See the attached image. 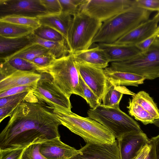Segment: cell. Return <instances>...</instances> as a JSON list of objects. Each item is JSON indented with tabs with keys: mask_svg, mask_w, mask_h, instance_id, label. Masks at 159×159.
<instances>
[{
	"mask_svg": "<svg viewBox=\"0 0 159 159\" xmlns=\"http://www.w3.org/2000/svg\"><path fill=\"white\" fill-rule=\"evenodd\" d=\"M33 33L41 39L48 40L56 42L66 41L64 37L57 31L46 25H41L34 30Z\"/></svg>",
	"mask_w": 159,
	"mask_h": 159,
	"instance_id": "31",
	"label": "cell"
},
{
	"mask_svg": "<svg viewBox=\"0 0 159 159\" xmlns=\"http://www.w3.org/2000/svg\"><path fill=\"white\" fill-rule=\"evenodd\" d=\"M47 14L40 0H0V17L12 15L37 17Z\"/></svg>",
	"mask_w": 159,
	"mask_h": 159,
	"instance_id": "10",
	"label": "cell"
},
{
	"mask_svg": "<svg viewBox=\"0 0 159 159\" xmlns=\"http://www.w3.org/2000/svg\"><path fill=\"white\" fill-rule=\"evenodd\" d=\"M41 72L50 74L56 85L69 98L75 94L84 98L79 83L80 74L73 54L55 59Z\"/></svg>",
	"mask_w": 159,
	"mask_h": 159,
	"instance_id": "4",
	"label": "cell"
},
{
	"mask_svg": "<svg viewBox=\"0 0 159 159\" xmlns=\"http://www.w3.org/2000/svg\"><path fill=\"white\" fill-rule=\"evenodd\" d=\"M97 45L103 50L111 63L129 59L141 52L135 45L114 43Z\"/></svg>",
	"mask_w": 159,
	"mask_h": 159,
	"instance_id": "15",
	"label": "cell"
},
{
	"mask_svg": "<svg viewBox=\"0 0 159 159\" xmlns=\"http://www.w3.org/2000/svg\"><path fill=\"white\" fill-rule=\"evenodd\" d=\"M135 3L131 0H87L81 9L103 23L123 11Z\"/></svg>",
	"mask_w": 159,
	"mask_h": 159,
	"instance_id": "9",
	"label": "cell"
},
{
	"mask_svg": "<svg viewBox=\"0 0 159 159\" xmlns=\"http://www.w3.org/2000/svg\"><path fill=\"white\" fill-rule=\"evenodd\" d=\"M25 148L0 150V159H21Z\"/></svg>",
	"mask_w": 159,
	"mask_h": 159,
	"instance_id": "39",
	"label": "cell"
},
{
	"mask_svg": "<svg viewBox=\"0 0 159 159\" xmlns=\"http://www.w3.org/2000/svg\"><path fill=\"white\" fill-rule=\"evenodd\" d=\"M55 59L54 57L51 53H49L38 56L31 62L39 67L41 72L43 69L50 65Z\"/></svg>",
	"mask_w": 159,
	"mask_h": 159,
	"instance_id": "36",
	"label": "cell"
},
{
	"mask_svg": "<svg viewBox=\"0 0 159 159\" xmlns=\"http://www.w3.org/2000/svg\"><path fill=\"white\" fill-rule=\"evenodd\" d=\"M49 53L46 48L38 43H32L1 61L18 58L31 62L38 56Z\"/></svg>",
	"mask_w": 159,
	"mask_h": 159,
	"instance_id": "26",
	"label": "cell"
},
{
	"mask_svg": "<svg viewBox=\"0 0 159 159\" xmlns=\"http://www.w3.org/2000/svg\"><path fill=\"white\" fill-rule=\"evenodd\" d=\"M30 92L0 98V122L7 117H10Z\"/></svg>",
	"mask_w": 159,
	"mask_h": 159,
	"instance_id": "25",
	"label": "cell"
},
{
	"mask_svg": "<svg viewBox=\"0 0 159 159\" xmlns=\"http://www.w3.org/2000/svg\"><path fill=\"white\" fill-rule=\"evenodd\" d=\"M117 139L120 159H136L149 143V139L143 132L127 133Z\"/></svg>",
	"mask_w": 159,
	"mask_h": 159,
	"instance_id": "11",
	"label": "cell"
},
{
	"mask_svg": "<svg viewBox=\"0 0 159 159\" xmlns=\"http://www.w3.org/2000/svg\"><path fill=\"white\" fill-rule=\"evenodd\" d=\"M102 23L81 9L73 16L66 39L70 53L89 49Z\"/></svg>",
	"mask_w": 159,
	"mask_h": 159,
	"instance_id": "5",
	"label": "cell"
},
{
	"mask_svg": "<svg viewBox=\"0 0 159 159\" xmlns=\"http://www.w3.org/2000/svg\"><path fill=\"white\" fill-rule=\"evenodd\" d=\"M40 143L32 144L24 149L21 159H47L40 152Z\"/></svg>",
	"mask_w": 159,
	"mask_h": 159,
	"instance_id": "34",
	"label": "cell"
},
{
	"mask_svg": "<svg viewBox=\"0 0 159 159\" xmlns=\"http://www.w3.org/2000/svg\"><path fill=\"white\" fill-rule=\"evenodd\" d=\"M104 71L108 81L117 85L137 87L144 83L146 79L143 76L128 72L111 70L107 67Z\"/></svg>",
	"mask_w": 159,
	"mask_h": 159,
	"instance_id": "21",
	"label": "cell"
},
{
	"mask_svg": "<svg viewBox=\"0 0 159 159\" xmlns=\"http://www.w3.org/2000/svg\"><path fill=\"white\" fill-rule=\"evenodd\" d=\"M34 29L26 26L0 21V36L14 38L27 36Z\"/></svg>",
	"mask_w": 159,
	"mask_h": 159,
	"instance_id": "27",
	"label": "cell"
},
{
	"mask_svg": "<svg viewBox=\"0 0 159 159\" xmlns=\"http://www.w3.org/2000/svg\"><path fill=\"white\" fill-rule=\"evenodd\" d=\"M79 83L83 90L84 99L91 109H94L101 104L98 97L86 84L80 75Z\"/></svg>",
	"mask_w": 159,
	"mask_h": 159,
	"instance_id": "33",
	"label": "cell"
},
{
	"mask_svg": "<svg viewBox=\"0 0 159 159\" xmlns=\"http://www.w3.org/2000/svg\"><path fill=\"white\" fill-rule=\"evenodd\" d=\"M87 0H59L61 8V12L72 16L79 12L81 6Z\"/></svg>",
	"mask_w": 159,
	"mask_h": 159,
	"instance_id": "32",
	"label": "cell"
},
{
	"mask_svg": "<svg viewBox=\"0 0 159 159\" xmlns=\"http://www.w3.org/2000/svg\"><path fill=\"white\" fill-rule=\"evenodd\" d=\"M76 64L80 75L98 97L101 103L108 84L104 69L85 64Z\"/></svg>",
	"mask_w": 159,
	"mask_h": 159,
	"instance_id": "12",
	"label": "cell"
},
{
	"mask_svg": "<svg viewBox=\"0 0 159 159\" xmlns=\"http://www.w3.org/2000/svg\"><path fill=\"white\" fill-rule=\"evenodd\" d=\"M89 117L101 124L117 139L123 134L131 132H142L139 124L118 107L103 106L102 103L87 111Z\"/></svg>",
	"mask_w": 159,
	"mask_h": 159,
	"instance_id": "6",
	"label": "cell"
},
{
	"mask_svg": "<svg viewBox=\"0 0 159 159\" xmlns=\"http://www.w3.org/2000/svg\"><path fill=\"white\" fill-rule=\"evenodd\" d=\"M40 73V77L32 90L38 100L51 107L71 111L70 98L56 85L51 75L46 72Z\"/></svg>",
	"mask_w": 159,
	"mask_h": 159,
	"instance_id": "8",
	"label": "cell"
},
{
	"mask_svg": "<svg viewBox=\"0 0 159 159\" xmlns=\"http://www.w3.org/2000/svg\"><path fill=\"white\" fill-rule=\"evenodd\" d=\"M40 76L37 71H16L0 80V92L16 87L35 85Z\"/></svg>",
	"mask_w": 159,
	"mask_h": 159,
	"instance_id": "17",
	"label": "cell"
},
{
	"mask_svg": "<svg viewBox=\"0 0 159 159\" xmlns=\"http://www.w3.org/2000/svg\"><path fill=\"white\" fill-rule=\"evenodd\" d=\"M62 125L82 137L87 143H114L116 138L107 128L89 117H83L73 112L51 107Z\"/></svg>",
	"mask_w": 159,
	"mask_h": 159,
	"instance_id": "3",
	"label": "cell"
},
{
	"mask_svg": "<svg viewBox=\"0 0 159 159\" xmlns=\"http://www.w3.org/2000/svg\"><path fill=\"white\" fill-rule=\"evenodd\" d=\"M153 143L155 149L156 159H159V134L149 139Z\"/></svg>",
	"mask_w": 159,
	"mask_h": 159,
	"instance_id": "41",
	"label": "cell"
},
{
	"mask_svg": "<svg viewBox=\"0 0 159 159\" xmlns=\"http://www.w3.org/2000/svg\"><path fill=\"white\" fill-rule=\"evenodd\" d=\"M151 145L150 143L146 145L142 150L136 159H145L150 150Z\"/></svg>",
	"mask_w": 159,
	"mask_h": 159,
	"instance_id": "42",
	"label": "cell"
},
{
	"mask_svg": "<svg viewBox=\"0 0 159 159\" xmlns=\"http://www.w3.org/2000/svg\"><path fill=\"white\" fill-rule=\"evenodd\" d=\"M110 69L137 74L153 80L159 73V43L155 42L146 51L123 61L111 63Z\"/></svg>",
	"mask_w": 159,
	"mask_h": 159,
	"instance_id": "7",
	"label": "cell"
},
{
	"mask_svg": "<svg viewBox=\"0 0 159 159\" xmlns=\"http://www.w3.org/2000/svg\"><path fill=\"white\" fill-rule=\"evenodd\" d=\"M75 62L104 69L110 62L103 49L98 45L94 48L73 54Z\"/></svg>",
	"mask_w": 159,
	"mask_h": 159,
	"instance_id": "18",
	"label": "cell"
},
{
	"mask_svg": "<svg viewBox=\"0 0 159 159\" xmlns=\"http://www.w3.org/2000/svg\"><path fill=\"white\" fill-rule=\"evenodd\" d=\"M151 12L137 6L135 2L131 7L103 22L93 39V43H114L148 20Z\"/></svg>",
	"mask_w": 159,
	"mask_h": 159,
	"instance_id": "2",
	"label": "cell"
},
{
	"mask_svg": "<svg viewBox=\"0 0 159 159\" xmlns=\"http://www.w3.org/2000/svg\"><path fill=\"white\" fill-rule=\"evenodd\" d=\"M153 123V124L155 125L159 128V119H155Z\"/></svg>",
	"mask_w": 159,
	"mask_h": 159,
	"instance_id": "46",
	"label": "cell"
},
{
	"mask_svg": "<svg viewBox=\"0 0 159 159\" xmlns=\"http://www.w3.org/2000/svg\"><path fill=\"white\" fill-rule=\"evenodd\" d=\"M136 5L143 9L159 11V0H135Z\"/></svg>",
	"mask_w": 159,
	"mask_h": 159,
	"instance_id": "37",
	"label": "cell"
},
{
	"mask_svg": "<svg viewBox=\"0 0 159 159\" xmlns=\"http://www.w3.org/2000/svg\"><path fill=\"white\" fill-rule=\"evenodd\" d=\"M129 114L137 120L139 121L144 125L153 124L156 119L154 116L145 110L138 103L129 99V104L127 107Z\"/></svg>",
	"mask_w": 159,
	"mask_h": 159,
	"instance_id": "29",
	"label": "cell"
},
{
	"mask_svg": "<svg viewBox=\"0 0 159 159\" xmlns=\"http://www.w3.org/2000/svg\"><path fill=\"white\" fill-rule=\"evenodd\" d=\"M48 14H57L61 13V8L59 0H40Z\"/></svg>",
	"mask_w": 159,
	"mask_h": 159,
	"instance_id": "35",
	"label": "cell"
},
{
	"mask_svg": "<svg viewBox=\"0 0 159 159\" xmlns=\"http://www.w3.org/2000/svg\"><path fill=\"white\" fill-rule=\"evenodd\" d=\"M39 150L47 159H70L80 152L79 150L62 142L60 137L41 143Z\"/></svg>",
	"mask_w": 159,
	"mask_h": 159,
	"instance_id": "14",
	"label": "cell"
},
{
	"mask_svg": "<svg viewBox=\"0 0 159 159\" xmlns=\"http://www.w3.org/2000/svg\"><path fill=\"white\" fill-rule=\"evenodd\" d=\"M35 85L16 87L0 92V98L21 93L32 91L33 90Z\"/></svg>",
	"mask_w": 159,
	"mask_h": 159,
	"instance_id": "38",
	"label": "cell"
},
{
	"mask_svg": "<svg viewBox=\"0 0 159 159\" xmlns=\"http://www.w3.org/2000/svg\"><path fill=\"white\" fill-rule=\"evenodd\" d=\"M41 25L50 27L61 34L66 39L73 16L62 12L57 14H47L37 17Z\"/></svg>",
	"mask_w": 159,
	"mask_h": 159,
	"instance_id": "19",
	"label": "cell"
},
{
	"mask_svg": "<svg viewBox=\"0 0 159 159\" xmlns=\"http://www.w3.org/2000/svg\"><path fill=\"white\" fill-rule=\"evenodd\" d=\"M135 94L124 86L116 85L108 81L102 104L109 107H119V103L124 94L133 96Z\"/></svg>",
	"mask_w": 159,
	"mask_h": 159,
	"instance_id": "23",
	"label": "cell"
},
{
	"mask_svg": "<svg viewBox=\"0 0 159 159\" xmlns=\"http://www.w3.org/2000/svg\"><path fill=\"white\" fill-rule=\"evenodd\" d=\"M149 142L151 145V149L145 159H156L154 145L150 140Z\"/></svg>",
	"mask_w": 159,
	"mask_h": 159,
	"instance_id": "43",
	"label": "cell"
},
{
	"mask_svg": "<svg viewBox=\"0 0 159 159\" xmlns=\"http://www.w3.org/2000/svg\"><path fill=\"white\" fill-rule=\"evenodd\" d=\"M0 21L29 27L34 30L41 25L37 17L22 16H5L0 17Z\"/></svg>",
	"mask_w": 159,
	"mask_h": 159,
	"instance_id": "30",
	"label": "cell"
},
{
	"mask_svg": "<svg viewBox=\"0 0 159 159\" xmlns=\"http://www.w3.org/2000/svg\"><path fill=\"white\" fill-rule=\"evenodd\" d=\"M154 34L155 36L154 42L159 43V26L157 27Z\"/></svg>",
	"mask_w": 159,
	"mask_h": 159,
	"instance_id": "44",
	"label": "cell"
},
{
	"mask_svg": "<svg viewBox=\"0 0 159 159\" xmlns=\"http://www.w3.org/2000/svg\"><path fill=\"white\" fill-rule=\"evenodd\" d=\"M157 21L152 19L140 24L114 43L136 45L152 35L158 27Z\"/></svg>",
	"mask_w": 159,
	"mask_h": 159,
	"instance_id": "16",
	"label": "cell"
},
{
	"mask_svg": "<svg viewBox=\"0 0 159 159\" xmlns=\"http://www.w3.org/2000/svg\"><path fill=\"white\" fill-rule=\"evenodd\" d=\"M31 42L37 43L48 49L56 59L61 58L70 54L66 41L56 42L41 39L33 33L28 36Z\"/></svg>",
	"mask_w": 159,
	"mask_h": 159,
	"instance_id": "24",
	"label": "cell"
},
{
	"mask_svg": "<svg viewBox=\"0 0 159 159\" xmlns=\"http://www.w3.org/2000/svg\"><path fill=\"white\" fill-rule=\"evenodd\" d=\"M19 71L40 72L41 69L32 62L20 58L2 61L0 63V80Z\"/></svg>",
	"mask_w": 159,
	"mask_h": 159,
	"instance_id": "20",
	"label": "cell"
},
{
	"mask_svg": "<svg viewBox=\"0 0 159 159\" xmlns=\"http://www.w3.org/2000/svg\"><path fill=\"white\" fill-rule=\"evenodd\" d=\"M32 43L28 36L9 38L0 36V59L2 61Z\"/></svg>",
	"mask_w": 159,
	"mask_h": 159,
	"instance_id": "22",
	"label": "cell"
},
{
	"mask_svg": "<svg viewBox=\"0 0 159 159\" xmlns=\"http://www.w3.org/2000/svg\"><path fill=\"white\" fill-rule=\"evenodd\" d=\"M155 39V36L153 34L136 45L141 52H144L148 49L151 47L154 42Z\"/></svg>",
	"mask_w": 159,
	"mask_h": 159,
	"instance_id": "40",
	"label": "cell"
},
{
	"mask_svg": "<svg viewBox=\"0 0 159 159\" xmlns=\"http://www.w3.org/2000/svg\"><path fill=\"white\" fill-rule=\"evenodd\" d=\"M158 77H159V73H158Z\"/></svg>",
	"mask_w": 159,
	"mask_h": 159,
	"instance_id": "47",
	"label": "cell"
},
{
	"mask_svg": "<svg viewBox=\"0 0 159 159\" xmlns=\"http://www.w3.org/2000/svg\"><path fill=\"white\" fill-rule=\"evenodd\" d=\"M70 159H120L117 140L112 144L87 143Z\"/></svg>",
	"mask_w": 159,
	"mask_h": 159,
	"instance_id": "13",
	"label": "cell"
},
{
	"mask_svg": "<svg viewBox=\"0 0 159 159\" xmlns=\"http://www.w3.org/2000/svg\"><path fill=\"white\" fill-rule=\"evenodd\" d=\"M61 124L52 108L39 101L32 91L15 110L0 134V150L25 148L60 137Z\"/></svg>",
	"mask_w": 159,
	"mask_h": 159,
	"instance_id": "1",
	"label": "cell"
},
{
	"mask_svg": "<svg viewBox=\"0 0 159 159\" xmlns=\"http://www.w3.org/2000/svg\"><path fill=\"white\" fill-rule=\"evenodd\" d=\"M132 101L139 105L145 110L159 119V109L152 98L146 92L141 91L132 96Z\"/></svg>",
	"mask_w": 159,
	"mask_h": 159,
	"instance_id": "28",
	"label": "cell"
},
{
	"mask_svg": "<svg viewBox=\"0 0 159 159\" xmlns=\"http://www.w3.org/2000/svg\"><path fill=\"white\" fill-rule=\"evenodd\" d=\"M152 19L158 22L159 21V11L158 12V13L153 17Z\"/></svg>",
	"mask_w": 159,
	"mask_h": 159,
	"instance_id": "45",
	"label": "cell"
}]
</instances>
